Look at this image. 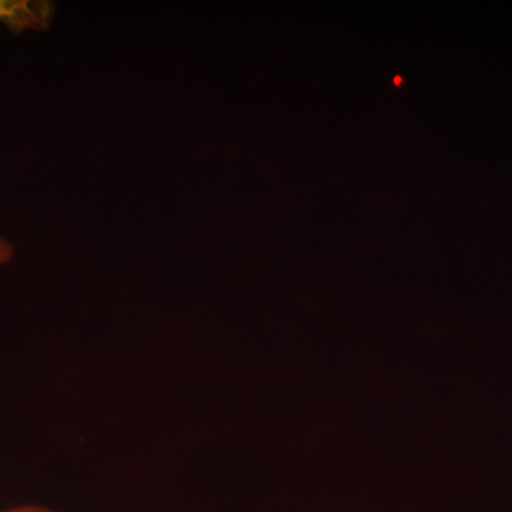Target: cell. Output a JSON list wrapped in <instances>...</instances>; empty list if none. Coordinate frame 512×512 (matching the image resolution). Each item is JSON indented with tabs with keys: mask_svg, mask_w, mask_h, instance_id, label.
I'll use <instances>...</instances> for the list:
<instances>
[{
	"mask_svg": "<svg viewBox=\"0 0 512 512\" xmlns=\"http://www.w3.org/2000/svg\"><path fill=\"white\" fill-rule=\"evenodd\" d=\"M56 5L49 0H0V23L15 35L49 30Z\"/></svg>",
	"mask_w": 512,
	"mask_h": 512,
	"instance_id": "obj_1",
	"label": "cell"
},
{
	"mask_svg": "<svg viewBox=\"0 0 512 512\" xmlns=\"http://www.w3.org/2000/svg\"><path fill=\"white\" fill-rule=\"evenodd\" d=\"M15 256V245L5 235L0 234V265L9 264Z\"/></svg>",
	"mask_w": 512,
	"mask_h": 512,
	"instance_id": "obj_2",
	"label": "cell"
},
{
	"mask_svg": "<svg viewBox=\"0 0 512 512\" xmlns=\"http://www.w3.org/2000/svg\"><path fill=\"white\" fill-rule=\"evenodd\" d=\"M0 512H60L45 507V505L26 504L16 505V507L0 508Z\"/></svg>",
	"mask_w": 512,
	"mask_h": 512,
	"instance_id": "obj_3",
	"label": "cell"
}]
</instances>
